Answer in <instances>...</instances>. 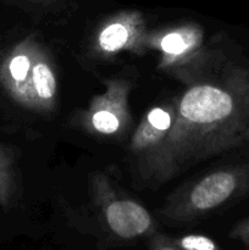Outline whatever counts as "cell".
<instances>
[{
  "mask_svg": "<svg viewBox=\"0 0 249 250\" xmlns=\"http://www.w3.org/2000/svg\"><path fill=\"white\" fill-rule=\"evenodd\" d=\"M110 229L122 238L143 234L150 226V216L145 209L133 202H116L106 210Z\"/></svg>",
  "mask_w": 249,
  "mask_h": 250,
  "instance_id": "6da1fadb",
  "label": "cell"
},
{
  "mask_svg": "<svg viewBox=\"0 0 249 250\" xmlns=\"http://www.w3.org/2000/svg\"><path fill=\"white\" fill-rule=\"evenodd\" d=\"M238 181L231 172H216L205 177L193 189L190 200L197 209L208 210L222 204L236 190Z\"/></svg>",
  "mask_w": 249,
  "mask_h": 250,
  "instance_id": "7a4b0ae2",
  "label": "cell"
},
{
  "mask_svg": "<svg viewBox=\"0 0 249 250\" xmlns=\"http://www.w3.org/2000/svg\"><path fill=\"white\" fill-rule=\"evenodd\" d=\"M34 89L43 99H49L54 95L56 89V82L50 68L44 63H38L33 68Z\"/></svg>",
  "mask_w": 249,
  "mask_h": 250,
  "instance_id": "3957f363",
  "label": "cell"
},
{
  "mask_svg": "<svg viewBox=\"0 0 249 250\" xmlns=\"http://www.w3.org/2000/svg\"><path fill=\"white\" fill-rule=\"evenodd\" d=\"M31 68V61L26 54H15L6 62L4 68V81H11L14 84L23 82ZM14 85V87H16Z\"/></svg>",
  "mask_w": 249,
  "mask_h": 250,
  "instance_id": "277c9868",
  "label": "cell"
},
{
  "mask_svg": "<svg viewBox=\"0 0 249 250\" xmlns=\"http://www.w3.org/2000/svg\"><path fill=\"white\" fill-rule=\"evenodd\" d=\"M128 39V31L122 24H111L100 34L99 43L104 50L115 51L124 45Z\"/></svg>",
  "mask_w": 249,
  "mask_h": 250,
  "instance_id": "5b68a950",
  "label": "cell"
},
{
  "mask_svg": "<svg viewBox=\"0 0 249 250\" xmlns=\"http://www.w3.org/2000/svg\"><path fill=\"white\" fill-rule=\"evenodd\" d=\"M93 126L102 133H114L119 128V120L109 111H98L93 116Z\"/></svg>",
  "mask_w": 249,
  "mask_h": 250,
  "instance_id": "8992f818",
  "label": "cell"
},
{
  "mask_svg": "<svg viewBox=\"0 0 249 250\" xmlns=\"http://www.w3.org/2000/svg\"><path fill=\"white\" fill-rule=\"evenodd\" d=\"M180 244L186 250H217L216 244L204 236H187Z\"/></svg>",
  "mask_w": 249,
  "mask_h": 250,
  "instance_id": "52a82bcc",
  "label": "cell"
},
{
  "mask_svg": "<svg viewBox=\"0 0 249 250\" xmlns=\"http://www.w3.org/2000/svg\"><path fill=\"white\" fill-rule=\"evenodd\" d=\"M161 46H163L164 51H166L167 54H173V55L183 53L187 49V44H186V42L183 41L180 34H168V36H166L164 41L161 42Z\"/></svg>",
  "mask_w": 249,
  "mask_h": 250,
  "instance_id": "ba28073f",
  "label": "cell"
},
{
  "mask_svg": "<svg viewBox=\"0 0 249 250\" xmlns=\"http://www.w3.org/2000/svg\"><path fill=\"white\" fill-rule=\"evenodd\" d=\"M149 122L154 128L159 131H165L171 126V117L166 111L161 109H154L148 116Z\"/></svg>",
  "mask_w": 249,
  "mask_h": 250,
  "instance_id": "9c48e42d",
  "label": "cell"
},
{
  "mask_svg": "<svg viewBox=\"0 0 249 250\" xmlns=\"http://www.w3.org/2000/svg\"><path fill=\"white\" fill-rule=\"evenodd\" d=\"M9 160L7 155L0 149V198H4L6 194V188L9 186Z\"/></svg>",
  "mask_w": 249,
  "mask_h": 250,
  "instance_id": "30bf717a",
  "label": "cell"
},
{
  "mask_svg": "<svg viewBox=\"0 0 249 250\" xmlns=\"http://www.w3.org/2000/svg\"><path fill=\"white\" fill-rule=\"evenodd\" d=\"M238 236L241 237V238H243L244 241L249 244V221L246 222V224H244V226L239 229Z\"/></svg>",
  "mask_w": 249,
  "mask_h": 250,
  "instance_id": "8fae6325",
  "label": "cell"
},
{
  "mask_svg": "<svg viewBox=\"0 0 249 250\" xmlns=\"http://www.w3.org/2000/svg\"><path fill=\"white\" fill-rule=\"evenodd\" d=\"M163 250H172V249H163Z\"/></svg>",
  "mask_w": 249,
  "mask_h": 250,
  "instance_id": "7c38bea8",
  "label": "cell"
}]
</instances>
